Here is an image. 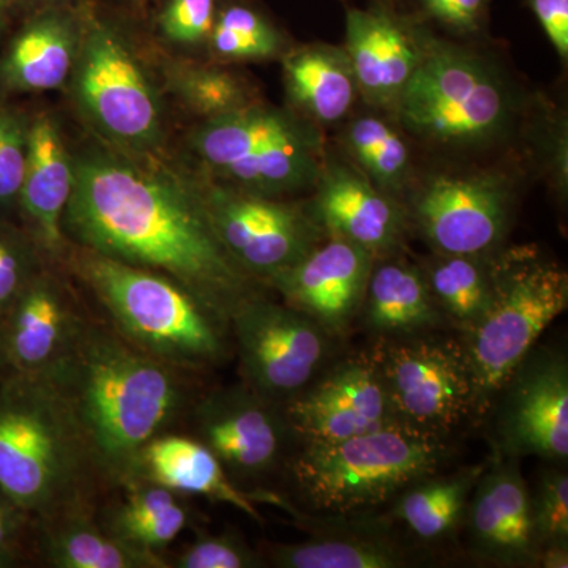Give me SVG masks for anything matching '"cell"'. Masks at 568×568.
<instances>
[{"label":"cell","instance_id":"8d00e7d4","mask_svg":"<svg viewBox=\"0 0 568 568\" xmlns=\"http://www.w3.org/2000/svg\"><path fill=\"white\" fill-rule=\"evenodd\" d=\"M396 3L446 39L466 44L488 39L493 0H396Z\"/></svg>","mask_w":568,"mask_h":568},{"label":"cell","instance_id":"484cf974","mask_svg":"<svg viewBox=\"0 0 568 568\" xmlns=\"http://www.w3.org/2000/svg\"><path fill=\"white\" fill-rule=\"evenodd\" d=\"M357 325L375 339L452 331L420 265L406 252L375 260Z\"/></svg>","mask_w":568,"mask_h":568},{"label":"cell","instance_id":"c3c4849f","mask_svg":"<svg viewBox=\"0 0 568 568\" xmlns=\"http://www.w3.org/2000/svg\"><path fill=\"white\" fill-rule=\"evenodd\" d=\"M123 2L129 3V6L138 7V9H144V7L151 6L153 2H159V0H123Z\"/></svg>","mask_w":568,"mask_h":568},{"label":"cell","instance_id":"9c48e42d","mask_svg":"<svg viewBox=\"0 0 568 568\" xmlns=\"http://www.w3.org/2000/svg\"><path fill=\"white\" fill-rule=\"evenodd\" d=\"M568 308V274L537 245H504L495 256V291L484 317L458 334L474 384L476 424L488 417L511 373Z\"/></svg>","mask_w":568,"mask_h":568},{"label":"cell","instance_id":"f6af8a7d","mask_svg":"<svg viewBox=\"0 0 568 568\" xmlns=\"http://www.w3.org/2000/svg\"><path fill=\"white\" fill-rule=\"evenodd\" d=\"M14 3V0H0V40L9 32Z\"/></svg>","mask_w":568,"mask_h":568},{"label":"cell","instance_id":"52a82bcc","mask_svg":"<svg viewBox=\"0 0 568 568\" xmlns=\"http://www.w3.org/2000/svg\"><path fill=\"white\" fill-rule=\"evenodd\" d=\"M186 148L209 178L280 200L312 193L328 152L324 130L263 100L194 123Z\"/></svg>","mask_w":568,"mask_h":568},{"label":"cell","instance_id":"83f0119b","mask_svg":"<svg viewBox=\"0 0 568 568\" xmlns=\"http://www.w3.org/2000/svg\"><path fill=\"white\" fill-rule=\"evenodd\" d=\"M97 507L33 518V560L51 568H170L166 556L111 536L100 525Z\"/></svg>","mask_w":568,"mask_h":568},{"label":"cell","instance_id":"e0dca14e","mask_svg":"<svg viewBox=\"0 0 568 568\" xmlns=\"http://www.w3.org/2000/svg\"><path fill=\"white\" fill-rule=\"evenodd\" d=\"M429 31L396 0L346 6L343 48L366 108L395 115L406 85L424 59Z\"/></svg>","mask_w":568,"mask_h":568},{"label":"cell","instance_id":"74e56055","mask_svg":"<svg viewBox=\"0 0 568 568\" xmlns=\"http://www.w3.org/2000/svg\"><path fill=\"white\" fill-rule=\"evenodd\" d=\"M530 517L538 552L548 547H568V476L560 466L540 470L529 488Z\"/></svg>","mask_w":568,"mask_h":568},{"label":"cell","instance_id":"2e32d148","mask_svg":"<svg viewBox=\"0 0 568 568\" xmlns=\"http://www.w3.org/2000/svg\"><path fill=\"white\" fill-rule=\"evenodd\" d=\"M91 317L65 268L44 264L0 317L9 376L52 375L73 353Z\"/></svg>","mask_w":568,"mask_h":568},{"label":"cell","instance_id":"d590c367","mask_svg":"<svg viewBox=\"0 0 568 568\" xmlns=\"http://www.w3.org/2000/svg\"><path fill=\"white\" fill-rule=\"evenodd\" d=\"M31 122V111L14 99H0V219L18 216Z\"/></svg>","mask_w":568,"mask_h":568},{"label":"cell","instance_id":"7dc6e473","mask_svg":"<svg viewBox=\"0 0 568 568\" xmlns=\"http://www.w3.org/2000/svg\"><path fill=\"white\" fill-rule=\"evenodd\" d=\"M9 376V366H7L6 354H3L2 335H0V381Z\"/></svg>","mask_w":568,"mask_h":568},{"label":"cell","instance_id":"8992f818","mask_svg":"<svg viewBox=\"0 0 568 568\" xmlns=\"http://www.w3.org/2000/svg\"><path fill=\"white\" fill-rule=\"evenodd\" d=\"M450 454L448 440L387 425L338 443L301 444L286 473L298 499L315 515L361 517L440 473Z\"/></svg>","mask_w":568,"mask_h":568},{"label":"cell","instance_id":"836d02e7","mask_svg":"<svg viewBox=\"0 0 568 568\" xmlns=\"http://www.w3.org/2000/svg\"><path fill=\"white\" fill-rule=\"evenodd\" d=\"M293 40L252 0H219L205 51L213 62H265L282 59Z\"/></svg>","mask_w":568,"mask_h":568},{"label":"cell","instance_id":"9a60e30c","mask_svg":"<svg viewBox=\"0 0 568 568\" xmlns=\"http://www.w3.org/2000/svg\"><path fill=\"white\" fill-rule=\"evenodd\" d=\"M488 417L493 418L491 446L496 454L518 459L537 457L551 465H566V353L534 347L500 388Z\"/></svg>","mask_w":568,"mask_h":568},{"label":"cell","instance_id":"277c9868","mask_svg":"<svg viewBox=\"0 0 568 568\" xmlns=\"http://www.w3.org/2000/svg\"><path fill=\"white\" fill-rule=\"evenodd\" d=\"M62 267L142 353L197 376L230 358V324L170 276L73 244Z\"/></svg>","mask_w":568,"mask_h":568},{"label":"cell","instance_id":"f546056e","mask_svg":"<svg viewBox=\"0 0 568 568\" xmlns=\"http://www.w3.org/2000/svg\"><path fill=\"white\" fill-rule=\"evenodd\" d=\"M339 129L338 144L347 162L377 189L405 203L418 170L410 138L395 115L366 108L354 111Z\"/></svg>","mask_w":568,"mask_h":568},{"label":"cell","instance_id":"ffe728a7","mask_svg":"<svg viewBox=\"0 0 568 568\" xmlns=\"http://www.w3.org/2000/svg\"><path fill=\"white\" fill-rule=\"evenodd\" d=\"M375 257L338 237H325L293 267L272 276L265 287L304 313L339 342L357 325Z\"/></svg>","mask_w":568,"mask_h":568},{"label":"cell","instance_id":"681fc988","mask_svg":"<svg viewBox=\"0 0 568 568\" xmlns=\"http://www.w3.org/2000/svg\"><path fill=\"white\" fill-rule=\"evenodd\" d=\"M342 2H347V0H342Z\"/></svg>","mask_w":568,"mask_h":568},{"label":"cell","instance_id":"ee69618b","mask_svg":"<svg viewBox=\"0 0 568 568\" xmlns=\"http://www.w3.org/2000/svg\"><path fill=\"white\" fill-rule=\"evenodd\" d=\"M537 567L567 568L568 547H548L538 552Z\"/></svg>","mask_w":568,"mask_h":568},{"label":"cell","instance_id":"cb8c5ba5","mask_svg":"<svg viewBox=\"0 0 568 568\" xmlns=\"http://www.w3.org/2000/svg\"><path fill=\"white\" fill-rule=\"evenodd\" d=\"M80 40V2L33 11L0 51V99L62 89Z\"/></svg>","mask_w":568,"mask_h":568},{"label":"cell","instance_id":"e575fe53","mask_svg":"<svg viewBox=\"0 0 568 568\" xmlns=\"http://www.w3.org/2000/svg\"><path fill=\"white\" fill-rule=\"evenodd\" d=\"M528 142L530 159L547 179L559 201L568 196V125L567 112L548 100L528 104Z\"/></svg>","mask_w":568,"mask_h":568},{"label":"cell","instance_id":"5b68a950","mask_svg":"<svg viewBox=\"0 0 568 568\" xmlns=\"http://www.w3.org/2000/svg\"><path fill=\"white\" fill-rule=\"evenodd\" d=\"M528 104L506 71L474 44L429 31L395 119L410 140L444 153L495 149L517 133Z\"/></svg>","mask_w":568,"mask_h":568},{"label":"cell","instance_id":"ba28073f","mask_svg":"<svg viewBox=\"0 0 568 568\" xmlns=\"http://www.w3.org/2000/svg\"><path fill=\"white\" fill-rule=\"evenodd\" d=\"M81 40L70 80L71 100L95 134L140 159H166L163 89L121 24L80 2Z\"/></svg>","mask_w":568,"mask_h":568},{"label":"cell","instance_id":"6da1fadb","mask_svg":"<svg viewBox=\"0 0 568 568\" xmlns=\"http://www.w3.org/2000/svg\"><path fill=\"white\" fill-rule=\"evenodd\" d=\"M71 153L73 192L63 216L70 244L170 276L227 324L244 302L267 293L223 248L194 171L100 140Z\"/></svg>","mask_w":568,"mask_h":568},{"label":"cell","instance_id":"f35d334b","mask_svg":"<svg viewBox=\"0 0 568 568\" xmlns=\"http://www.w3.org/2000/svg\"><path fill=\"white\" fill-rule=\"evenodd\" d=\"M44 264L21 224L0 219V317Z\"/></svg>","mask_w":568,"mask_h":568},{"label":"cell","instance_id":"603a6c76","mask_svg":"<svg viewBox=\"0 0 568 568\" xmlns=\"http://www.w3.org/2000/svg\"><path fill=\"white\" fill-rule=\"evenodd\" d=\"M313 538L298 544H265L264 562L278 568H403L418 560L386 517H305ZM265 564V566H267Z\"/></svg>","mask_w":568,"mask_h":568},{"label":"cell","instance_id":"7a4b0ae2","mask_svg":"<svg viewBox=\"0 0 568 568\" xmlns=\"http://www.w3.org/2000/svg\"><path fill=\"white\" fill-rule=\"evenodd\" d=\"M43 377L69 399L108 489L153 437L185 424L203 392L197 375L142 353L93 316L70 357Z\"/></svg>","mask_w":568,"mask_h":568},{"label":"cell","instance_id":"4dcf8cb0","mask_svg":"<svg viewBox=\"0 0 568 568\" xmlns=\"http://www.w3.org/2000/svg\"><path fill=\"white\" fill-rule=\"evenodd\" d=\"M485 463L454 474H433L409 485L392 500L386 517L403 525L422 544H439L455 536L465 519L470 493Z\"/></svg>","mask_w":568,"mask_h":568},{"label":"cell","instance_id":"3957f363","mask_svg":"<svg viewBox=\"0 0 568 568\" xmlns=\"http://www.w3.org/2000/svg\"><path fill=\"white\" fill-rule=\"evenodd\" d=\"M0 489L33 518L97 507L108 491L69 399L48 377L0 381Z\"/></svg>","mask_w":568,"mask_h":568},{"label":"cell","instance_id":"4fadbf2b","mask_svg":"<svg viewBox=\"0 0 568 568\" xmlns=\"http://www.w3.org/2000/svg\"><path fill=\"white\" fill-rule=\"evenodd\" d=\"M242 383L283 406L331 365L336 339L267 293L239 306L230 321Z\"/></svg>","mask_w":568,"mask_h":568},{"label":"cell","instance_id":"b9f144b4","mask_svg":"<svg viewBox=\"0 0 568 568\" xmlns=\"http://www.w3.org/2000/svg\"><path fill=\"white\" fill-rule=\"evenodd\" d=\"M33 517L0 489V568L33 560Z\"/></svg>","mask_w":568,"mask_h":568},{"label":"cell","instance_id":"d4e9b609","mask_svg":"<svg viewBox=\"0 0 568 568\" xmlns=\"http://www.w3.org/2000/svg\"><path fill=\"white\" fill-rule=\"evenodd\" d=\"M130 478H144L178 495L201 496L212 503L226 504L260 523L264 519L257 504L278 507L282 499L272 489L253 493L237 487L201 440L175 432L153 437L141 448L125 480Z\"/></svg>","mask_w":568,"mask_h":568},{"label":"cell","instance_id":"d6a6232c","mask_svg":"<svg viewBox=\"0 0 568 568\" xmlns=\"http://www.w3.org/2000/svg\"><path fill=\"white\" fill-rule=\"evenodd\" d=\"M160 73L163 92L196 122L219 118L261 100L256 88L244 74L211 59L201 62L164 58Z\"/></svg>","mask_w":568,"mask_h":568},{"label":"cell","instance_id":"60d3db41","mask_svg":"<svg viewBox=\"0 0 568 568\" xmlns=\"http://www.w3.org/2000/svg\"><path fill=\"white\" fill-rule=\"evenodd\" d=\"M170 568H260L264 558L235 532L201 534L183 551L168 558Z\"/></svg>","mask_w":568,"mask_h":568},{"label":"cell","instance_id":"7bdbcfd3","mask_svg":"<svg viewBox=\"0 0 568 568\" xmlns=\"http://www.w3.org/2000/svg\"><path fill=\"white\" fill-rule=\"evenodd\" d=\"M545 32L560 62L568 61V0H523Z\"/></svg>","mask_w":568,"mask_h":568},{"label":"cell","instance_id":"7c38bea8","mask_svg":"<svg viewBox=\"0 0 568 568\" xmlns=\"http://www.w3.org/2000/svg\"><path fill=\"white\" fill-rule=\"evenodd\" d=\"M193 171L223 248L264 286L327 237L306 200L263 196Z\"/></svg>","mask_w":568,"mask_h":568},{"label":"cell","instance_id":"44dd1931","mask_svg":"<svg viewBox=\"0 0 568 568\" xmlns=\"http://www.w3.org/2000/svg\"><path fill=\"white\" fill-rule=\"evenodd\" d=\"M462 526L473 558L496 567H537L529 487L518 458L493 452L470 493Z\"/></svg>","mask_w":568,"mask_h":568},{"label":"cell","instance_id":"ac0fdd59","mask_svg":"<svg viewBox=\"0 0 568 568\" xmlns=\"http://www.w3.org/2000/svg\"><path fill=\"white\" fill-rule=\"evenodd\" d=\"M283 410L301 444L338 443L394 425L369 351L328 365Z\"/></svg>","mask_w":568,"mask_h":568},{"label":"cell","instance_id":"bcb514c9","mask_svg":"<svg viewBox=\"0 0 568 568\" xmlns=\"http://www.w3.org/2000/svg\"><path fill=\"white\" fill-rule=\"evenodd\" d=\"M14 2L28 3L36 10L48 9V7L77 6L74 0H14Z\"/></svg>","mask_w":568,"mask_h":568},{"label":"cell","instance_id":"1f68e13d","mask_svg":"<svg viewBox=\"0 0 568 568\" xmlns=\"http://www.w3.org/2000/svg\"><path fill=\"white\" fill-rule=\"evenodd\" d=\"M496 253L473 256L432 252L416 260L437 306L457 334L473 328L491 304Z\"/></svg>","mask_w":568,"mask_h":568},{"label":"cell","instance_id":"5bb4252c","mask_svg":"<svg viewBox=\"0 0 568 568\" xmlns=\"http://www.w3.org/2000/svg\"><path fill=\"white\" fill-rule=\"evenodd\" d=\"M185 424L246 491H264L265 481L286 470L301 446L283 406L254 394L244 383L203 388Z\"/></svg>","mask_w":568,"mask_h":568},{"label":"cell","instance_id":"4316f807","mask_svg":"<svg viewBox=\"0 0 568 568\" xmlns=\"http://www.w3.org/2000/svg\"><path fill=\"white\" fill-rule=\"evenodd\" d=\"M287 108L317 129L339 126L361 102L353 65L338 44H294L280 59Z\"/></svg>","mask_w":568,"mask_h":568},{"label":"cell","instance_id":"7402d4cb","mask_svg":"<svg viewBox=\"0 0 568 568\" xmlns=\"http://www.w3.org/2000/svg\"><path fill=\"white\" fill-rule=\"evenodd\" d=\"M73 182V153L61 121L54 112H32L17 220L39 248L44 263L59 267L71 245L63 231V216Z\"/></svg>","mask_w":568,"mask_h":568},{"label":"cell","instance_id":"8fae6325","mask_svg":"<svg viewBox=\"0 0 568 568\" xmlns=\"http://www.w3.org/2000/svg\"><path fill=\"white\" fill-rule=\"evenodd\" d=\"M519 179L517 166L418 171L405 197L410 231L433 253L499 252L510 231Z\"/></svg>","mask_w":568,"mask_h":568},{"label":"cell","instance_id":"ab89813d","mask_svg":"<svg viewBox=\"0 0 568 568\" xmlns=\"http://www.w3.org/2000/svg\"><path fill=\"white\" fill-rule=\"evenodd\" d=\"M219 0H162L156 13V32L178 50L207 47Z\"/></svg>","mask_w":568,"mask_h":568},{"label":"cell","instance_id":"d6986e66","mask_svg":"<svg viewBox=\"0 0 568 568\" xmlns=\"http://www.w3.org/2000/svg\"><path fill=\"white\" fill-rule=\"evenodd\" d=\"M306 203L327 237L361 246L375 260L406 252L410 223L405 203L377 189L345 156L327 152Z\"/></svg>","mask_w":568,"mask_h":568},{"label":"cell","instance_id":"f1b7e54d","mask_svg":"<svg viewBox=\"0 0 568 568\" xmlns=\"http://www.w3.org/2000/svg\"><path fill=\"white\" fill-rule=\"evenodd\" d=\"M186 499L144 478H130L104 493L97 518L123 544L166 556L168 547L192 525Z\"/></svg>","mask_w":568,"mask_h":568},{"label":"cell","instance_id":"30bf717a","mask_svg":"<svg viewBox=\"0 0 568 568\" xmlns=\"http://www.w3.org/2000/svg\"><path fill=\"white\" fill-rule=\"evenodd\" d=\"M369 353L394 425L450 443L463 426L476 424L473 375L458 334L436 331L375 339Z\"/></svg>","mask_w":568,"mask_h":568}]
</instances>
